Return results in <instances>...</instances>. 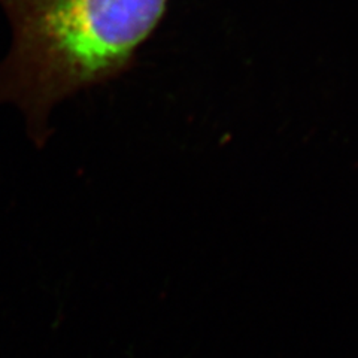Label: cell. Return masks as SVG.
Masks as SVG:
<instances>
[{
	"mask_svg": "<svg viewBox=\"0 0 358 358\" xmlns=\"http://www.w3.org/2000/svg\"><path fill=\"white\" fill-rule=\"evenodd\" d=\"M169 0H0L9 51L0 60V105H13L36 147L57 105L131 69Z\"/></svg>",
	"mask_w": 358,
	"mask_h": 358,
	"instance_id": "obj_1",
	"label": "cell"
}]
</instances>
